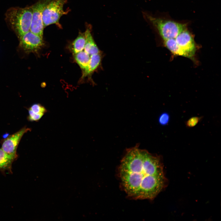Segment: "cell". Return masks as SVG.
I'll list each match as a JSON object with an SVG mask.
<instances>
[{"label":"cell","instance_id":"obj_5","mask_svg":"<svg viewBox=\"0 0 221 221\" xmlns=\"http://www.w3.org/2000/svg\"><path fill=\"white\" fill-rule=\"evenodd\" d=\"M51 0H39L31 6L32 13L30 31L41 37L45 28L42 18L43 12L45 6Z\"/></svg>","mask_w":221,"mask_h":221},{"label":"cell","instance_id":"obj_13","mask_svg":"<svg viewBox=\"0 0 221 221\" xmlns=\"http://www.w3.org/2000/svg\"><path fill=\"white\" fill-rule=\"evenodd\" d=\"M86 42L85 32L79 33L78 36L73 41L71 45V50L73 54L84 49Z\"/></svg>","mask_w":221,"mask_h":221},{"label":"cell","instance_id":"obj_10","mask_svg":"<svg viewBox=\"0 0 221 221\" xmlns=\"http://www.w3.org/2000/svg\"><path fill=\"white\" fill-rule=\"evenodd\" d=\"M85 33L86 42L84 51L90 56L99 53V50L93 39L90 29L89 28L87 29Z\"/></svg>","mask_w":221,"mask_h":221},{"label":"cell","instance_id":"obj_11","mask_svg":"<svg viewBox=\"0 0 221 221\" xmlns=\"http://www.w3.org/2000/svg\"><path fill=\"white\" fill-rule=\"evenodd\" d=\"M101 60V56L99 53L90 56V60L86 69L83 71L81 79H83L90 75L99 65Z\"/></svg>","mask_w":221,"mask_h":221},{"label":"cell","instance_id":"obj_9","mask_svg":"<svg viewBox=\"0 0 221 221\" xmlns=\"http://www.w3.org/2000/svg\"><path fill=\"white\" fill-rule=\"evenodd\" d=\"M18 155L16 154H9L0 149V171L5 173L8 171L10 173H12V164L14 161L17 159Z\"/></svg>","mask_w":221,"mask_h":221},{"label":"cell","instance_id":"obj_12","mask_svg":"<svg viewBox=\"0 0 221 221\" xmlns=\"http://www.w3.org/2000/svg\"><path fill=\"white\" fill-rule=\"evenodd\" d=\"M74 58L76 63L83 71L88 64L90 56L85 51L83 50L74 54Z\"/></svg>","mask_w":221,"mask_h":221},{"label":"cell","instance_id":"obj_7","mask_svg":"<svg viewBox=\"0 0 221 221\" xmlns=\"http://www.w3.org/2000/svg\"><path fill=\"white\" fill-rule=\"evenodd\" d=\"M175 40L184 54V57L191 58L194 55L196 48L191 34L186 29L175 38Z\"/></svg>","mask_w":221,"mask_h":221},{"label":"cell","instance_id":"obj_18","mask_svg":"<svg viewBox=\"0 0 221 221\" xmlns=\"http://www.w3.org/2000/svg\"><path fill=\"white\" fill-rule=\"evenodd\" d=\"M29 115L27 117L28 120L30 121H37L39 120L43 116H42L36 114L32 112L30 110L28 109Z\"/></svg>","mask_w":221,"mask_h":221},{"label":"cell","instance_id":"obj_15","mask_svg":"<svg viewBox=\"0 0 221 221\" xmlns=\"http://www.w3.org/2000/svg\"><path fill=\"white\" fill-rule=\"evenodd\" d=\"M28 109L36 114L43 116L47 112V110L43 106L39 103L34 104Z\"/></svg>","mask_w":221,"mask_h":221},{"label":"cell","instance_id":"obj_14","mask_svg":"<svg viewBox=\"0 0 221 221\" xmlns=\"http://www.w3.org/2000/svg\"><path fill=\"white\" fill-rule=\"evenodd\" d=\"M165 46L174 55L184 57V54L177 43L175 38H171L164 41Z\"/></svg>","mask_w":221,"mask_h":221},{"label":"cell","instance_id":"obj_2","mask_svg":"<svg viewBox=\"0 0 221 221\" xmlns=\"http://www.w3.org/2000/svg\"><path fill=\"white\" fill-rule=\"evenodd\" d=\"M32 13V6L11 7L6 11V21L18 38L30 31Z\"/></svg>","mask_w":221,"mask_h":221},{"label":"cell","instance_id":"obj_6","mask_svg":"<svg viewBox=\"0 0 221 221\" xmlns=\"http://www.w3.org/2000/svg\"><path fill=\"white\" fill-rule=\"evenodd\" d=\"M19 39V47L26 53L37 52L41 49L44 44L42 37L30 31Z\"/></svg>","mask_w":221,"mask_h":221},{"label":"cell","instance_id":"obj_8","mask_svg":"<svg viewBox=\"0 0 221 221\" xmlns=\"http://www.w3.org/2000/svg\"><path fill=\"white\" fill-rule=\"evenodd\" d=\"M30 130L24 127L3 140L1 148L9 154H16L17 149L20 141L24 134Z\"/></svg>","mask_w":221,"mask_h":221},{"label":"cell","instance_id":"obj_1","mask_svg":"<svg viewBox=\"0 0 221 221\" xmlns=\"http://www.w3.org/2000/svg\"><path fill=\"white\" fill-rule=\"evenodd\" d=\"M161 157L138 145L127 149L118 169L121 185L128 196L154 199L166 186Z\"/></svg>","mask_w":221,"mask_h":221},{"label":"cell","instance_id":"obj_17","mask_svg":"<svg viewBox=\"0 0 221 221\" xmlns=\"http://www.w3.org/2000/svg\"><path fill=\"white\" fill-rule=\"evenodd\" d=\"M169 115L167 113H162L159 118V122L162 125H166L169 123Z\"/></svg>","mask_w":221,"mask_h":221},{"label":"cell","instance_id":"obj_16","mask_svg":"<svg viewBox=\"0 0 221 221\" xmlns=\"http://www.w3.org/2000/svg\"><path fill=\"white\" fill-rule=\"evenodd\" d=\"M201 117L195 116L190 118L186 122L187 127L191 128L194 127L201 120Z\"/></svg>","mask_w":221,"mask_h":221},{"label":"cell","instance_id":"obj_4","mask_svg":"<svg viewBox=\"0 0 221 221\" xmlns=\"http://www.w3.org/2000/svg\"><path fill=\"white\" fill-rule=\"evenodd\" d=\"M67 0H52L45 6L42 13V21L44 27L55 24L58 27L61 26L59 21L61 17L68 12L64 11L63 7Z\"/></svg>","mask_w":221,"mask_h":221},{"label":"cell","instance_id":"obj_3","mask_svg":"<svg viewBox=\"0 0 221 221\" xmlns=\"http://www.w3.org/2000/svg\"><path fill=\"white\" fill-rule=\"evenodd\" d=\"M145 17L157 30L164 40L175 38L186 29V24L145 14Z\"/></svg>","mask_w":221,"mask_h":221}]
</instances>
